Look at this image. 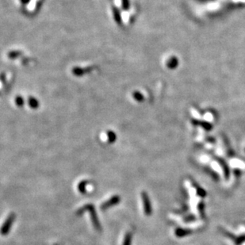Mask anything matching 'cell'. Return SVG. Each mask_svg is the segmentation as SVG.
I'll return each mask as SVG.
<instances>
[{"label":"cell","instance_id":"1","mask_svg":"<svg viewBox=\"0 0 245 245\" xmlns=\"http://www.w3.org/2000/svg\"><path fill=\"white\" fill-rule=\"evenodd\" d=\"M85 211H89L90 214H91V221H92V224L94 225V228L97 230V231H102V225L100 224L99 220H98V215H97L96 210H95V208L93 205L91 204H88V205H85L83 207L80 208L76 211V215L78 216H80V215L83 214Z\"/></svg>","mask_w":245,"mask_h":245},{"label":"cell","instance_id":"2","mask_svg":"<svg viewBox=\"0 0 245 245\" xmlns=\"http://www.w3.org/2000/svg\"><path fill=\"white\" fill-rule=\"evenodd\" d=\"M16 215L14 213H12L7 217V218L5 220L4 223L2 224V227L0 228V233L2 236H6L9 233L10 230L11 228V226L13 225L14 222L15 221Z\"/></svg>","mask_w":245,"mask_h":245},{"label":"cell","instance_id":"3","mask_svg":"<svg viewBox=\"0 0 245 245\" xmlns=\"http://www.w3.org/2000/svg\"><path fill=\"white\" fill-rule=\"evenodd\" d=\"M141 198H142V202H143V206H144V211L147 216H150L152 213V205L150 202V199L148 195V194L146 192H142L141 193Z\"/></svg>","mask_w":245,"mask_h":245},{"label":"cell","instance_id":"4","mask_svg":"<svg viewBox=\"0 0 245 245\" xmlns=\"http://www.w3.org/2000/svg\"><path fill=\"white\" fill-rule=\"evenodd\" d=\"M120 202H121V197L118 196V195H113V196H112L109 200H107L106 202H103V203L102 204V206H101V209L104 211V210L109 209V207L116 206V205H117Z\"/></svg>","mask_w":245,"mask_h":245},{"label":"cell","instance_id":"5","mask_svg":"<svg viewBox=\"0 0 245 245\" xmlns=\"http://www.w3.org/2000/svg\"><path fill=\"white\" fill-rule=\"evenodd\" d=\"M193 124L196 125V126H201L203 128H205L206 130H211L213 128V125L210 123L207 122V121H198L197 119H192L191 121Z\"/></svg>","mask_w":245,"mask_h":245},{"label":"cell","instance_id":"6","mask_svg":"<svg viewBox=\"0 0 245 245\" xmlns=\"http://www.w3.org/2000/svg\"><path fill=\"white\" fill-rule=\"evenodd\" d=\"M178 66H179V59L176 57H175V56L171 57L167 62V67L169 69H176Z\"/></svg>","mask_w":245,"mask_h":245},{"label":"cell","instance_id":"7","mask_svg":"<svg viewBox=\"0 0 245 245\" xmlns=\"http://www.w3.org/2000/svg\"><path fill=\"white\" fill-rule=\"evenodd\" d=\"M87 185V181L86 180H83V181H81L80 183H79L78 185V190L81 194H86V186Z\"/></svg>","mask_w":245,"mask_h":245},{"label":"cell","instance_id":"8","mask_svg":"<svg viewBox=\"0 0 245 245\" xmlns=\"http://www.w3.org/2000/svg\"><path fill=\"white\" fill-rule=\"evenodd\" d=\"M131 243H132V233L127 232L124 236L122 245H131Z\"/></svg>","mask_w":245,"mask_h":245},{"label":"cell","instance_id":"9","mask_svg":"<svg viewBox=\"0 0 245 245\" xmlns=\"http://www.w3.org/2000/svg\"><path fill=\"white\" fill-rule=\"evenodd\" d=\"M132 96H133V98H135L137 102H142L144 100V95L141 94V93L139 92V91H135V92H133Z\"/></svg>","mask_w":245,"mask_h":245},{"label":"cell","instance_id":"10","mask_svg":"<svg viewBox=\"0 0 245 245\" xmlns=\"http://www.w3.org/2000/svg\"><path fill=\"white\" fill-rule=\"evenodd\" d=\"M107 136L109 143H113V142H115L117 136H116V134H115L114 132H112V131H109V132H107Z\"/></svg>","mask_w":245,"mask_h":245},{"label":"cell","instance_id":"11","mask_svg":"<svg viewBox=\"0 0 245 245\" xmlns=\"http://www.w3.org/2000/svg\"><path fill=\"white\" fill-rule=\"evenodd\" d=\"M29 105H30V107L35 109V108L38 107V102L37 101L36 99H35V98H29Z\"/></svg>","mask_w":245,"mask_h":245},{"label":"cell","instance_id":"12","mask_svg":"<svg viewBox=\"0 0 245 245\" xmlns=\"http://www.w3.org/2000/svg\"><path fill=\"white\" fill-rule=\"evenodd\" d=\"M113 15H114V18H115V20H116V22H117V23H120L121 22V14H120V12L117 10L116 8H114L113 9Z\"/></svg>","mask_w":245,"mask_h":245},{"label":"cell","instance_id":"13","mask_svg":"<svg viewBox=\"0 0 245 245\" xmlns=\"http://www.w3.org/2000/svg\"><path fill=\"white\" fill-rule=\"evenodd\" d=\"M15 102H16V104H17L18 106H22L23 103H24V101H23L22 98V97H20V96H18V97H17V98H16Z\"/></svg>","mask_w":245,"mask_h":245},{"label":"cell","instance_id":"14","mask_svg":"<svg viewBox=\"0 0 245 245\" xmlns=\"http://www.w3.org/2000/svg\"><path fill=\"white\" fill-rule=\"evenodd\" d=\"M122 4H123V8L124 10H128L129 7V2L128 0H122Z\"/></svg>","mask_w":245,"mask_h":245}]
</instances>
